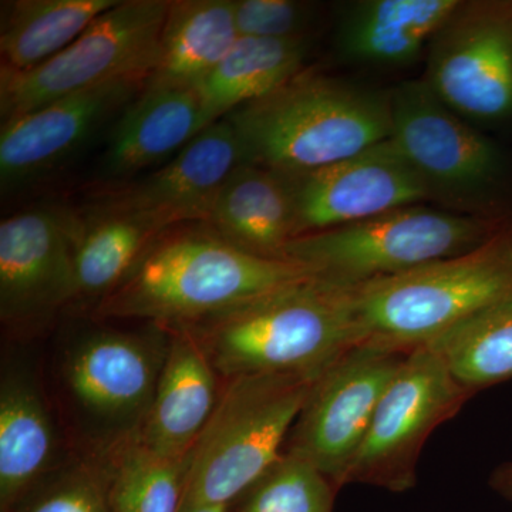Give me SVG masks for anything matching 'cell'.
Here are the masks:
<instances>
[{
    "mask_svg": "<svg viewBox=\"0 0 512 512\" xmlns=\"http://www.w3.org/2000/svg\"><path fill=\"white\" fill-rule=\"evenodd\" d=\"M171 340L158 323L117 328L92 316L59 336L43 369L77 454L101 460L137 439Z\"/></svg>",
    "mask_w": 512,
    "mask_h": 512,
    "instance_id": "cell-1",
    "label": "cell"
},
{
    "mask_svg": "<svg viewBox=\"0 0 512 512\" xmlns=\"http://www.w3.org/2000/svg\"><path fill=\"white\" fill-rule=\"evenodd\" d=\"M312 275L284 259L249 254L208 225L165 231L87 316L183 328Z\"/></svg>",
    "mask_w": 512,
    "mask_h": 512,
    "instance_id": "cell-2",
    "label": "cell"
},
{
    "mask_svg": "<svg viewBox=\"0 0 512 512\" xmlns=\"http://www.w3.org/2000/svg\"><path fill=\"white\" fill-rule=\"evenodd\" d=\"M183 328L198 340L222 380L319 377L356 345L345 286L316 276Z\"/></svg>",
    "mask_w": 512,
    "mask_h": 512,
    "instance_id": "cell-3",
    "label": "cell"
},
{
    "mask_svg": "<svg viewBox=\"0 0 512 512\" xmlns=\"http://www.w3.org/2000/svg\"><path fill=\"white\" fill-rule=\"evenodd\" d=\"M224 119L242 164L279 175L319 170L390 137L389 97L316 73H299Z\"/></svg>",
    "mask_w": 512,
    "mask_h": 512,
    "instance_id": "cell-4",
    "label": "cell"
},
{
    "mask_svg": "<svg viewBox=\"0 0 512 512\" xmlns=\"http://www.w3.org/2000/svg\"><path fill=\"white\" fill-rule=\"evenodd\" d=\"M356 345L410 353L512 293V225L466 254L352 286Z\"/></svg>",
    "mask_w": 512,
    "mask_h": 512,
    "instance_id": "cell-5",
    "label": "cell"
},
{
    "mask_svg": "<svg viewBox=\"0 0 512 512\" xmlns=\"http://www.w3.org/2000/svg\"><path fill=\"white\" fill-rule=\"evenodd\" d=\"M318 377L251 375L222 380L221 396L188 457L184 508L231 507L282 456Z\"/></svg>",
    "mask_w": 512,
    "mask_h": 512,
    "instance_id": "cell-6",
    "label": "cell"
},
{
    "mask_svg": "<svg viewBox=\"0 0 512 512\" xmlns=\"http://www.w3.org/2000/svg\"><path fill=\"white\" fill-rule=\"evenodd\" d=\"M501 227L412 205L292 239L285 259L323 281L352 286L466 254Z\"/></svg>",
    "mask_w": 512,
    "mask_h": 512,
    "instance_id": "cell-7",
    "label": "cell"
},
{
    "mask_svg": "<svg viewBox=\"0 0 512 512\" xmlns=\"http://www.w3.org/2000/svg\"><path fill=\"white\" fill-rule=\"evenodd\" d=\"M168 6V0H121L35 69L0 70L2 123L120 77H150Z\"/></svg>",
    "mask_w": 512,
    "mask_h": 512,
    "instance_id": "cell-8",
    "label": "cell"
},
{
    "mask_svg": "<svg viewBox=\"0 0 512 512\" xmlns=\"http://www.w3.org/2000/svg\"><path fill=\"white\" fill-rule=\"evenodd\" d=\"M471 397L436 350L424 346L410 352L377 406L343 487L372 485L390 493L412 490L427 440Z\"/></svg>",
    "mask_w": 512,
    "mask_h": 512,
    "instance_id": "cell-9",
    "label": "cell"
},
{
    "mask_svg": "<svg viewBox=\"0 0 512 512\" xmlns=\"http://www.w3.org/2000/svg\"><path fill=\"white\" fill-rule=\"evenodd\" d=\"M407 355L369 345L343 353L313 383L282 453L318 468L340 490L377 406Z\"/></svg>",
    "mask_w": 512,
    "mask_h": 512,
    "instance_id": "cell-10",
    "label": "cell"
},
{
    "mask_svg": "<svg viewBox=\"0 0 512 512\" xmlns=\"http://www.w3.org/2000/svg\"><path fill=\"white\" fill-rule=\"evenodd\" d=\"M73 214L36 208L0 224V322L8 342L30 343L76 302Z\"/></svg>",
    "mask_w": 512,
    "mask_h": 512,
    "instance_id": "cell-11",
    "label": "cell"
},
{
    "mask_svg": "<svg viewBox=\"0 0 512 512\" xmlns=\"http://www.w3.org/2000/svg\"><path fill=\"white\" fill-rule=\"evenodd\" d=\"M431 92L448 109L493 121L512 114V3H460L434 36Z\"/></svg>",
    "mask_w": 512,
    "mask_h": 512,
    "instance_id": "cell-12",
    "label": "cell"
},
{
    "mask_svg": "<svg viewBox=\"0 0 512 512\" xmlns=\"http://www.w3.org/2000/svg\"><path fill=\"white\" fill-rule=\"evenodd\" d=\"M281 177L291 195L296 238L412 207L431 190L390 138L328 167Z\"/></svg>",
    "mask_w": 512,
    "mask_h": 512,
    "instance_id": "cell-13",
    "label": "cell"
},
{
    "mask_svg": "<svg viewBox=\"0 0 512 512\" xmlns=\"http://www.w3.org/2000/svg\"><path fill=\"white\" fill-rule=\"evenodd\" d=\"M9 342L0 367V512L77 456L45 369L25 348Z\"/></svg>",
    "mask_w": 512,
    "mask_h": 512,
    "instance_id": "cell-14",
    "label": "cell"
},
{
    "mask_svg": "<svg viewBox=\"0 0 512 512\" xmlns=\"http://www.w3.org/2000/svg\"><path fill=\"white\" fill-rule=\"evenodd\" d=\"M148 77L128 76L70 94L3 121L0 181L3 191L36 180L76 154L120 116L146 87Z\"/></svg>",
    "mask_w": 512,
    "mask_h": 512,
    "instance_id": "cell-15",
    "label": "cell"
},
{
    "mask_svg": "<svg viewBox=\"0 0 512 512\" xmlns=\"http://www.w3.org/2000/svg\"><path fill=\"white\" fill-rule=\"evenodd\" d=\"M389 100V138L430 188L471 191L497 175V148L454 116L427 84H403Z\"/></svg>",
    "mask_w": 512,
    "mask_h": 512,
    "instance_id": "cell-16",
    "label": "cell"
},
{
    "mask_svg": "<svg viewBox=\"0 0 512 512\" xmlns=\"http://www.w3.org/2000/svg\"><path fill=\"white\" fill-rule=\"evenodd\" d=\"M241 164L237 134L222 119L205 128L165 167L116 197L163 231L187 222L208 224L222 187Z\"/></svg>",
    "mask_w": 512,
    "mask_h": 512,
    "instance_id": "cell-17",
    "label": "cell"
},
{
    "mask_svg": "<svg viewBox=\"0 0 512 512\" xmlns=\"http://www.w3.org/2000/svg\"><path fill=\"white\" fill-rule=\"evenodd\" d=\"M170 329V352L137 440L157 456L184 460L214 414L224 382L190 330Z\"/></svg>",
    "mask_w": 512,
    "mask_h": 512,
    "instance_id": "cell-18",
    "label": "cell"
},
{
    "mask_svg": "<svg viewBox=\"0 0 512 512\" xmlns=\"http://www.w3.org/2000/svg\"><path fill=\"white\" fill-rule=\"evenodd\" d=\"M194 86L146 84L114 124L104 171L127 177L160 163L210 127Z\"/></svg>",
    "mask_w": 512,
    "mask_h": 512,
    "instance_id": "cell-19",
    "label": "cell"
},
{
    "mask_svg": "<svg viewBox=\"0 0 512 512\" xmlns=\"http://www.w3.org/2000/svg\"><path fill=\"white\" fill-rule=\"evenodd\" d=\"M165 231L119 198L84 217L73 215L76 302L90 312L119 288L148 247Z\"/></svg>",
    "mask_w": 512,
    "mask_h": 512,
    "instance_id": "cell-20",
    "label": "cell"
},
{
    "mask_svg": "<svg viewBox=\"0 0 512 512\" xmlns=\"http://www.w3.org/2000/svg\"><path fill=\"white\" fill-rule=\"evenodd\" d=\"M208 227L249 254L285 259L296 238L291 195L281 175L241 164L224 184Z\"/></svg>",
    "mask_w": 512,
    "mask_h": 512,
    "instance_id": "cell-21",
    "label": "cell"
},
{
    "mask_svg": "<svg viewBox=\"0 0 512 512\" xmlns=\"http://www.w3.org/2000/svg\"><path fill=\"white\" fill-rule=\"evenodd\" d=\"M238 39L234 0L170 2L147 84L195 87Z\"/></svg>",
    "mask_w": 512,
    "mask_h": 512,
    "instance_id": "cell-22",
    "label": "cell"
},
{
    "mask_svg": "<svg viewBox=\"0 0 512 512\" xmlns=\"http://www.w3.org/2000/svg\"><path fill=\"white\" fill-rule=\"evenodd\" d=\"M306 50L305 37L239 36L225 59L195 86L210 124L268 96L301 73Z\"/></svg>",
    "mask_w": 512,
    "mask_h": 512,
    "instance_id": "cell-23",
    "label": "cell"
},
{
    "mask_svg": "<svg viewBox=\"0 0 512 512\" xmlns=\"http://www.w3.org/2000/svg\"><path fill=\"white\" fill-rule=\"evenodd\" d=\"M457 0H373L350 13L340 33L343 52L363 62L406 63L439 33Z\"/></svg>",
    "mask_w": 512,
    "mask_h": 512,
    "instance_id": "cell-24",
    "label": "cell"
},
{
    "mask_svg": "<svg viewBox=\"0 0 512 512\" xmlns=\"http://www.w3.org/2000/svg\"><path fill=\"white\" fill-rule=\"evenodd\" d=\"M121 0H15L3 3V72H26L59 55Z\"/></svg>",
    "mask_w": 512,
    "mask_h": 512,
    "instance_id": "cell-25",
    "label": "cell"
},
{
    "mask_svg": "<svg viewBox=\"0 0 512 512\" xmlns=\"http://www.w3.org/2000/svg\"><path fill=\"white\" fill-rule=\"evenodd\" d=\"M451 375L476 394L512 377V293L434 340Z\"/></svg>",
    "mask_w": 512,
    "mask_h": 512,
    "instance_id": "cell-26",
    "label": "cell"
},
{
    "mask_svg": "<svg viewBox=\"0 0 512 512\" xmlns=\"http://www.w3.org/2000/svg\"><path fill=\"white\" fill-rule=\"evenodd\" d=\"M188 457L167 460L133 439L101 458L106 468L111 511H183Z\"/></svg>",
    "mask_w": 512,
    "mask_h": 512,
    "instance_id": "cell-27",
    "label": "cell"
},
{
    "mask_svg": "<svg viewBox=\"0 0 512 512\" xmlns=\"http://www.w3.org/2000/svg\"><path fill=\"white\" fill-rule=\"evenodd\" d=\"M338 493L318 468L282 453L229 512H333Z\"/></svg>",
    "mask_w": 512,
    "mask_h": 512,
    "instance_id": "cell-28",
    "label": "cell"
},
{
    "mask_svg": "<svg viewBox=\"0 0 512 512\" xmlns=\"http://www.w3.org/2000/svg\"><path fill=\"white\" fill-rule=\"evenodd\" d=\"M8 512H113L103 461L77 454L30 488Z\"/></svg>",
    "mask_w": 512,
    "mask_h": 512,
    "instance_id": "cell-29",
    "label": "cell"
},
{
    "mask_svg": "<svg viewBox=\"0 0 512 512\" xmlns=\"http://www.w3.org/2000/svg\"><path fill=\"white\" fill-rule=\"evenodd\" d=\"M239 36L268 39L305 37L312 6L292 0H234Z\"/></svg>",
    "mask_w": 512,
    "mask_h": 512,
    "instance_id": "cell-30",
    "label": "cell"
},
{
    "mask_svg": "<svg viewBox=\"0 0 512 512\" xmlns=\"http://www.w3.org/2000/svg\"><path fill=\"white\" fill-rule=\"evenodd\" d=\"M490 485L505 500L512 501V463L497 467V470L491 474Z\"/></svg>",
    "mask_w": 512,
    "mask_h": 512,
    "instance_id": "cell-31",
    "label": "cell"
},
{
    "mask_svg": "<svg viewBox=\"0 0 512 512\" xmlns=\"http://www.w3.org/2000/svg\"><path fill=\"white\" fill-rule=\"evenodd\" d=\"M181 512H229L227 505H195L184 508Z\"/></svg>",
    "mask_w": 512,
    "mask_h": 512,
    "instance_id": "cell-32",
    "label": "cell"
}]
</instances>
